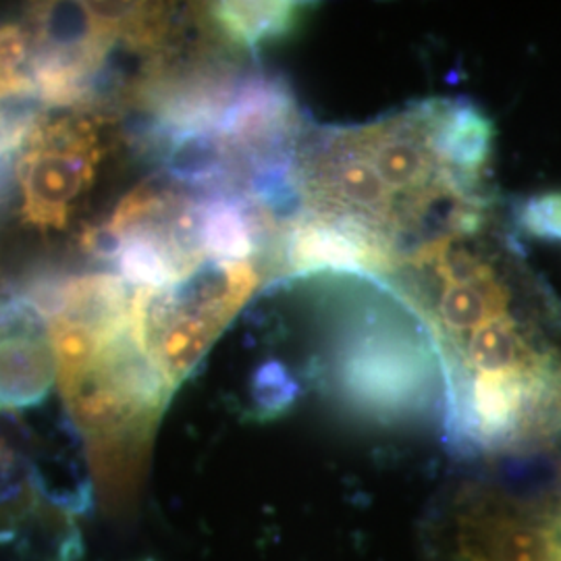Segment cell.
Segmentation results:
<instances>
[{
	"mask_svg": "<svg viewBox=\"0 0 561 561\" xmlns=\"http://www.w3.org/2000/svg\"><path fill=\"white\" fill-rule=\"evenodd\" d=\"M454 343L456 350L447 358V379L528 373L561 360L560 354L530 340L507 312L470 331L468 340Z\"/></svg>",
	"mask_w": 561,
	"mask_h": 561,
	"instance_id": "obj_4",
	"label": "cell"
},
{
	"mask_svg": "<svg viewBox=\"0 0 561 561\" xmlns=\"http://www.w3.org/2000/svg\"><path fill=\"white\" fill-rule=\"evenodd\" d=\"M256 229L248 202L227 194L204 202L202 245L206 259L221 264H241L254 252Z\"/></svg>",
	"mask_w": 561,
	"mask_h": 561,
	"instance_id": "obj_7",
	"label": "cell"
},
{
	"mask_svg": "<svg viewBox=\"0 0 561 561\" xmlns=\"http://www.w3.org/2000/svg\"><path fill=\"white\" fill-rule=\"evenodd\" d=\"M80 243L81 250L85 254L101 259V261H115V259H119L127 241L111 222H106L99 227H88L81 233Z\"/></svg>",
	"mask_w": 561,
	"mask_h": 561,
	"instance_id": "obj_17",
	"label": "cell"
},
{
	"mask_svg": "<svg viewBox=\"0 0 561 561\" xmlns=\"http://www.w3.org/2000/svg\"><path fill=\"white\" fill-rule=\"evenodd\" d=\"M366 238L362 225H308L294 236L289 256L296 266L356 268L373 256Z\"/></svg>",
	"mask_w": 561,
	"mask_h": 561,
	"instance_id": "obj_9",
	"label": "cell"
},
{
	"mask_svg": "<svg viewBox=\"0 0 561 561\" xmlns=\"http://www.w3.org/2000/svg\"><path fill=\"white\" fill-rule=\"evenodd\" d=\"M119 273L136 289H164L185 279L171 252L152 236L127 240L119 256Z\"/></svg>",
	"mask_w": 561,
	"mask_h": 561,
	"instance_id": "obj_13",
	"label": "cell"
},
{
	"mask_svg": "<svg viewBox=\"0 0 561 561\" xmlns=\"http://www.w3.org/2000/svg\"><path fill=\"white\" fill-rule=\"evenodd\" d=\"M362 154L381 175L391 194L419 192L435 175V150L408 131H375L364 144H356Z\"/></svg>",
	"mask_w": 561,
	"mask_h": 561,
	"instance_id": "obj_6",
	"label": "cell"
},
{
	"mask_svg": "<svg viewBox=\"0 0 561 561\" xmlns=\"http://www.w3.org/2000/svg\"><path fill=\"white\" fill-rule=\"evenodd\" d=\"M57 379L59 362L50 331H21L0 337V412L41 405Z\"/></svg>",
	"mask_w": 561,
	"mask_h": 561,
	"instance_id": "obj_5",
	"label": "cell"
},
{
	"mask_svg": "<svg viewBox=\"0 0 561 561\" xmlns=\"http://www.w3.org/2000/svg\"><path fill=\"white\" fill-rule=\"evenodd\" d=\"M99 157L90 123L38 121L20 161L25 221L44 229L65 227L73 204L94 180Z\"/></svg>",
	"mask_w": 561,
	"mask_h": 561,
	"instance_id": "obj_2",
	"label": "cell"
},
{
	"mask_svg": "<svg viewBox=\"0 0 561 561\" xmlns=\"http://www.w3.org/2000/svg\"><path fill=\"white\" fill-rule=\"evenodd\" d=\"M296 396V382L289 379L283 364L264 362L252 379V398L262 412L273 414Z\"/></svg>",
	"mask_w": 561,
	"mask_h": 561,
	"instance_id": "obj_15",
	"label": "cell"
},
{
	"mask_svg": "<svg viewBox=\"0 0 561 561\" xmlns=\"http://www.w3.org/2000/svg\"><path fill=\"white\" fill-rule=\"evenodd\" d=\"M442 549L445 561H561V486L470 491L445 514Z\"/></svg>",
	"mask_w": 561,
	"mask_h": 561,
	"instance_id": "obj_1",
	"label": "cell"
},
{
	"mask_svg": "<svg viewBox=\"0 0 561 561\" xmlns=\"http://www.w3.org/2000/svg\"><path fill=\"white\" fill-rule=\"evenodd\" d=\"M439 273L443 279L449 280V285H470L493 275L484 262L466 254L463 250H443Z\"/></svg>",
	"mask_w": 561,
	"mask_h": 561,
	"instance_id": "obj_16",
	"label": "cell"
},
{
	"mask_svg": "<svg viewBox=\"0 0 561 561\" xmlns=\"http://www.w3.org/2000/svg\"><path fill=\"white\" fill-rule=\"evenodd\" d=\"M437 312L454 337H463L507 312V291L495 275L470 285H449L443 291Z\"/></svg>",
	"mask_w": 561,
	"mask_h": 561,
	"instance_id": "obj_11",
	"label": "cell"
},
{
	"mask_svg": "<svg viewBox=\"0 0 561 561\" xmlns=\"http://www.w3.org/2000/svg\"><path fill=\"white\" fill-rule=\"evenodd\" d=\"M493 127L479 108L461 104L449 108L433 131V150L437 159L451 162L463 173L477 175L489 157Z\"/></svg>",
	"mask_w": 561,
	"mask_h": 561,
	"instance_id": "obj_8",
	"label": "cell"
},
{
	"mask_svg": "<svg viewBox=\"0 0 561 561\" xmlns=\"http://www.w3.org/2000/svg\"><path fill=\"white\" fill-rule=\"evenodd\" d=\"M329 187L337 201L360 210L370 222L385 221L391 215V190L385 185L381 175L362 154L358 146L352 154L335 162Z\"/></svg>",
	"mask_w": 561,
	"mask_h": 561,
	"instance_id": "obj_12",
	"label": "cell"
},
{
	"mask_svg": "<svg viewBox=\"0 0 561 561\" xmlns=\"http://www.w3.org/2000/svg\"><path fill=\"white\" fill-rule=\"evenodd\" d=\"M520 227L533 238L561 243V192H547L522 204Z\"/></svg>",
	"mask_w": 561,
	"mask_h": 561,
	"instance_id": "obj_14",
	"label": "cell"
},
{
	"mask_svg": "<svg viewBox=\"0 0 561 561\" xmlns=\"http://www.w3.org/2000/svg\"><path fill=\"white\" fill-rule=\"evenodd\" d=\"M341 382L362 405L379 414L400 412L408 401L416 400L421 370L416 358L400 345L366 340L341 364Z\"/></svg>",
	"mask_w": 561,
	"mask_h": 561,
	"instance_id": "obj_3",
	"label": "cell"
},
{
	"mask_svg": "<svg viewBox=\"0 0 561 561\" xmlns=\"http://www.w3.org/2000/svg\"><path fill=\"white\" fill-rule=\"evenodd\" d=\"M222 32L245 48L285 36L298 21L296 2H217L210 9Z\"/></svg>",
	"mask_w": 561,
	"mask_h": 561,
	"instance_id": "obj_10",
	"label": "cell"
}]
</instances>
